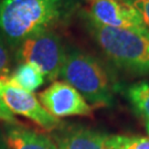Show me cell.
I'll list each match as a JSON object with an SVG mask.
<instances>
[{"mask_svg":"<svg viewBox=\"0 0 149 149\" xmlns=\"http://www.w3.org/2000/svg\"><path fill=\"white\" fill-rule=\"evenodd\" d=\"M71 0H0V33L10 47L51 31L69 16Z\"/></svg>","mask_w":149,"mask_h":149,"instance_id":"1","label":"cell"},{"mask_svg":"<svg viewBox=\"0 0 149 149\" xmlns=\"http://www.w3.org/2000/svg\"><path fill=\"white\" fill-rule=\"evenodd\" d=\"M81 17L103 53L116 66L136 74L149 73V30L106 27L85 11Z\"/></svg>","mask_w":149,"mask_h":149,"instance_id":"2","label":"cell"},{"mask_svg":"<svg viewBox=\"0 0 149 149\" xmlns=\"http://www.w3.org/2000/svg\"><path fill=\"white\" fill-rule=\"evenodd\" d=\"M60 76L93 106H111L114 86L106 69L94 56L77 50L65 54Z\"/></svg>","mask_w":149,"mask_h":149,"instance_id":"3","label":"cell"},{"mask_svg":"<svg viewBox=\"0 0 149 149\" xmlns=\"http://www.w3.org/2000/svg\"><path fill=\"white\" fill-rule=\"evenodd\" d=\"M65 49L59 36L47 31L27 39L17 48L16 60L20 63H32L48 81L60 76Z\"/></svg>","mask_w":149,"mask_h":149,"instance_id":"4","label":"cell"},{"mask_svg":"<svg viewBox=\"0 0 149 149\" xmlns=\"http://www.w3.org/2000/svg\"><path fill=\"white\" fill-rule=\"evenodd\" d=\"M40 103L56 118L91 116L92 107L74 87L66 82L55 81L39 94Z\"/></svg>","mask_w":149,"mask_h":149,"instance_id":"5","label":"cell"},{"mask_svg":"<svg viewBox=\"0 0 149 149\" xmlns=\"http://www.w3.org/2000/svg\"><path fill=\"white\" fill-rule=\"evenodd\" d=\"M84 10L97 23L113 28L146 29L139 12L125 0H86Z\"/></svg>","mask_w":149,"mask_h":149,"instance_id":"6","label":"cell"},{"mask_svg":"<svg viewBox=\"0 0 149 149\" xmlns=\"http://www.w3.org/2000/svg\"><path fill=\"white\" fill-rule=\"evenodd\" d=\"M1 98L13 114L29 118L47 132L58 130L64 125L59 118L52 116L42 106L33 93L19 90L5 83Z\"/></svg>","mask_w":149,"mask_h":149,"instance_id":"7","label":"cell"},{"mask_svg":"<svg viewBox=\"0 0 149 149\" xmlns=\"http://www.w3.org/2000/svg\"><path fill=\"white\" fill-rule=\"evenodd\" d=\"M59 149H111L108 135L82 126H71L58 129L53 135Z\"/></svg>","mask_w":149,"mask_h":149,"instance_id":"8","label":"cell"},{"mask_svg":"<svg viewBox=\"0 0 149 149\" xmlns=\"http://www.w3.org/2000/svg\"><path fill=\"white\" fill-rule=\"evenodd\" d=\"M5 140L9 149H59L54 140L47 135L20 125L8 128Z\"/></svg>","mask_w":149,"mask_h":149,"instance_id":"9","label":"cell"},{"mask_svg":"<svg viewBox=\"0 0 149 149\" xmlns=\"http://www.w3.org/2000/svg\"><path fill=\"white\" fill-rule=\"evenodd\" d=\"M44 75L32 63H20V65L5 81L6 84L19 90L33 93L44 83Z\"/></svg>","mask_w":149,"mask_h":149,"instance_id":"10","label":"cell"},{"mask_svg":"<svg viewBox=\"0 0 149 149\" xmlns=\"http://www.w3.org/2000/svg\"><path fill=\"white\" fill-rule=\"evenodd\" d=\"M125 95L134 112L149 122V82H137L126 87Z\"/></svg>","mask_w":149,"mask_h":149,"instance_id":"11","label":"cell"},{"mask_svg":"<svg viewBox=\"0 0 149 149\" xmlns=\"http://www.w3.org/2000/svg\"><path fill=\"white\" fill-rule=\"evenodd\" d=\"M111 149H149V137L138 136H108Z\"/></svg>","mask_w":149,"mask_h":149,"instance_id":"12","label":"cell"},{"mask_svg":"<svg viewBox=\"0 0 149 149\" xmlns=\"http://www.w3.org/2000/svg\"><path fill=\"white\" fill-rule=\"evenodd\" d=\"M11 56L9 44L7 43L3 36L0 33V79L5 82L10 75Z\"/></svg>","mask_w":149,"mask_h":149,"instance_id":"13","label":"cell"},{"mask_svg":"<svg viewBox=\"0 0 149 149\" xmlns=\"http://www.w3.org/2000/svg\"><path fill=\"white\" fill-rule=\"evenodd\" d=\"M129 2L139 12L145 26L149 30V0H132Z\"/></svg>","mask_w":149,"mask_h":149,"instance_id":"14","label":"cell"},{"mask_svg":"<svg viewBox=\"0 0 149 149\" xmlns=\"http://www.w3.org/2000/svg\"><path fill=\"white\" fill-rule=\"evenodd\" d=\"M0 120L12 124L15 126L20 125V122L15 117V114L8 108V106L6 105V103L1 97H0Z\"/></svg>","mask_w":149,"mask_h":149,"instance_id":"15","label":"cell"},{"mask_svg":"<svg viewBox=\"0 0 149 149\" xmlns=\"http://www.w3.org/2000/svg\"><path fill=\"white\" fill-rule=\"evenodd\" d=\"M3 88H5V82L0 79V97H1V95H2Z\"/></svg>","mask_w":149,"mask_h":149,"instance_id":"16","label":"cell"},{"mask_svg":"<svg viewBox=\"0 0 149 149\" xmlns=\"http://www.w3.org/2000/svg\"><path fill=\"white\" fill-rule=\"evenodd\" d=\"M0 149H9L8 147H7V145L5 144H0Z\"/></svg>","mask_w":149,"mask_h":149,"instance_id":"17","label":"cell"},{"mask_svg":"<svg viewBox=\"0 0 149 149\" xmlns=\"http://www.w3.org/2000/svg\"><path fill=\"white\" fill-rule=\"evenodd\" d=\"M145 124H146V129H147V133H148V135H149V122H145Z\"/></svg>","mask_w":149,"mask_h":149,"instance_id":"18","label":"cell"},{"mask_svg":"<svg viewBox=\"0 0 149 149\" xmlns=\"http://www.w3.org/2000/svg\"><path fill=\"white\" fill-rule=\"evenodd\" d=\"M125 1H128V2H129V1H132V0H125Z\"/></svg>","mask_w":149,"mask_h":149,"instance_id":"19","label":"cell"}]
</instances>
